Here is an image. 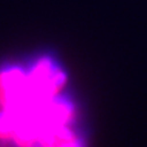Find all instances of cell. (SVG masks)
I'll use <instances>...</instances> for the list:
<instances>
[{
  "mask_svg": "<svg viewBox=\"0 0 147 147\" xmlns=\"http://www.w3.org/2000/svg\"><path fill=\"white\" fill-rule=\"evenodd\" d=\"M28 80L31 95L38 100H47L61 87L64 76L51 60L42 59L35 65Z\"/></svg>",
  "mask_w": 147,
  "mask_h": 147,
  "instance_id": "cell-1",
  "label": "cell"
}]
</instances>
